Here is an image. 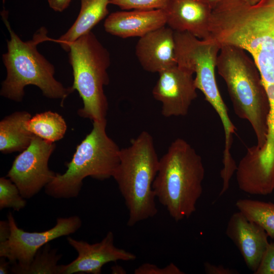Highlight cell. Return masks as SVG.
Returning a JSON list of instances; mask_svg holds the SVG:
<instances>
[{"label": "cell", "mask_w": 274, "mask_h": 274, "mask_svg": "<svg viewBox=\"0 0 274 274\" xmlns=\"http://www.w3.org/2000/svg\"><path fill=\"white\" fill-rule=\"evenodd\" d=\"M174 31L164 26L140 38L135 55L144 70L160 73L177 64Z\"/></svg>", "instance_id": "5bb4252c"}, {"label": "cell", "mask_w": 274, "mask_h": 274, "mask_svg": "<svg viewBox=\"0 0 274 274\" xmlns=\"http://www.w3.org/2000/svg\"><path fill=\"white\" fill-rule=\"evenodd\" d=\"M7 14L3 11L2 15L10 39L7 41V52L2 55L7 76L2 83L1 95L19 102L24 95L25 87L32 85L39 88L45 96L61 99L62 105L75 90L56 80L54 65L37 50L39 44L50 40L47 29L41 27L31 40L24 42L11 28Z\"/></svg>", "instance_id": "6da1fadb"}, {"label": "cell", "mask_w": 274, "mask_h": 274, "mask_svg": "<svg viewBox=\"0 0 274 274\" xmlns=\"http://www.w3.org/2000/svg\"><path fill=\"white\" fill-rule=\"evenodd\" d=\"M11 234V228L8 221H0V243L7 241Z\"/></svg>", "instance_id": "4316f807"}, {"label": "cell", "mask_w": 274, "mask_h": 274, "mask_svg": "<svg viewBox=\"0 0 274 274\" xmlns=\"http://www.w3.org/2000/svg\"><path fill=\"white\" fill-rule=\"evenodd\" d=\"M31 117L26 111L14 112L0 122V151L3 154L22 152L30 145L34 134L26 124Z\"/></svg>", "instance_id": "e0dca14e"}, {"label": "cell", "mask_w": 274, "mask_h": 274, "mask_svg": "<svg viewBox=\"0 0 274 274\" xmlns=\"http://www.w3.org/2000/svg\"><path fill=\"white\" fill-rule=\"evenodd\" d=\"M204 177L201 156L182 139L173 141L159 159L153 190L176 221L188 218L195 212Z\"/></svg>", "instance_id": "7a4b0ae2"}, {"label": "cell", "mask_w": 274, "mask_h": 274, "mask_svg": "<svg viewBox=\"0 0 274 274\" xmlns=\"http://www.w3.org/2000/svg\"><path fill=\"white\" fill-rule=\"evenodd\" d=\"M55 144L34 135L30 145L15 158L8 173L21 195L29 199L37 194L54 178L48 167L49 158Z\"/></svg>", "instance_id": "ba28073f"}, {"label": "cell", "mask_w": 274, "mask_h": 274, "mask_svg": "<svg viewBox=\"0 0 274 274\" xmlns=\"http://www.w3.org/2000/svg\"><path fill=\"white\" fill-rule=\"evenodd\" d=\"M72 0H47L49 7L54 11L61 12L69 6Z\"/></svg>", "instance_id": "484cf974"}, {"label": "cell", "mask_w": 274, "mask_h": 274, "mask_svg": "<svg viewBox=\"0 0 274 274\" xmlns=\"http://www.w3.org/2000/svg\"><path fill=\"white\" fill-rule=\"evenodd\" d=\"M177 64L195 74L197 89L203 94L220 117L227 109L220 93L215 69L220 46L211 38L200 39L187 32L174 31Z\"/></svg>", "instance_id": "52a82bcc"}, {"label": "cell", "mask_w": 274, "mask_h": 274, "mask_svg": "<svg viewBox=\"0 0 274 274\" xmlns=\"http://www.w3.org/2000/svg\"><path fill=\"white\" fill-rule=\"evenodd\" d=\"M166 25L174 31L187 32L200 39L210 38L213 9L200 0H168L163 9Z\"/></svg>", "instance_id": "4fadbf2b"}, {"label": "cell", "mask_w": 274, "mask_h": 274, "mask_svg": "<svg viewBox=\"0 0 274 274\" xmlns=\"http://www.w3.org/2000/svg\"><path fill=\"white\" fill-rule=\"evenodd\" d=\"M209 5L213 9L219 3L221 0H200Z\"/></svg>", "instance_id": "f546056e"}, {"label": "cell", "mask_w": 274, "mask_h": 274, "mask_svg": "<svg viewBox=\"0 0 274 274\" xmlns=\"http://www.w3.org/2000/svg\"><path fill=\"white\" fill-rule=\"evenodd\" d=\"M106 124L107 121L93 122L92 130L77 147L65 172L56 174L46 186L47 195L56 198L76 197L87 177L99 180L113 177L121 149L107 135Z\"/></svg>", "instance_id": "5b68a950"}, {"label": "cell", "mask_w": 274, "mask_h": 274, "mask_svg": "<svg viewBox=\"0 0 274 274\" xmlns=\"http://www.w3.org/2000/svg\"><path fill=\"white\" fill-rule=\"evenodd\" d=\"M158 74L152 94L162 104L161 114L165 117L186 116L197 96L193 74L177 64Z\"/></svg>", "instance_id": "30bf717a"}, {"label": "cell", "mask_w": 274, "mask_h": 274, "mask_svg": "<svg viewBox=\"0 0 274 274\" xmlns=\"http://www.w3.org/2000/svg\"><path fill=\"white\" fill-rule=\"evenodd\" d=\"M159 163L153 138L146 131L120 150L119 162L112 177L127 208L129 226L152 218L158 212L153 183Z\"/></svg>", "instance_id": "277c9868"}, {"label": "cell", "mask_w": 274, "mask_h": 274, "mask_svg": "<svg viewBox=\"0 0 274 274\" xmlns=\"http://www.w3.org/2000/svg\"><path fill=\"white\" fill-rule=\"evenodd\" d=\"M216 68L223 79L235 113L251 125L261 148L265 142L269 112L268 97L259 72L244 49L223 45L217 57Z\"/></svg>", "instance_id": "3957f363"}, {"label": "cell", "mask_w": 274, "mask_h": 274, "mask_svg": "<svg viewBox=\"0 0 274 274\" xmlns=\"http://www.w3.org/2000/svg\"><path fill=\"white\" fill-rule=\"evenodd\" d=\"M68 57L74 77L72 87L83 103L78 115L93 122L107 121L108 102L104 87L109 82L108 51L90 31L70 44Z\"/></svg>", "instance_id": "8992f818"}, {"label": "cell", "mask_w": 274, "mask_h": 274, "mask_svg": "<svg viewBox=\"0 0 274 274\" xmlns=\"http://www.w3.org/2000/svg\"><path fill=\"white\" fill-rule=\"evenodd\" d=\"M26 126L33 134L53 143L63 138L67 129L63 118L51 111L37 114L31 117L26 122Z\"/></svg>", "instance_id": "ac0fdd59"}, {"label": "cell", "mask_w": 274, "mask_h": 274, "mask_svg": "<svg viewBox=\"0 0 274 274\" xmlns=\"http://www.w3.org/2000/svg\"><path fill=\"white\" fill-rule=\"evenodd\" d=\"M204 271L207 274H236L239 272L234 269L222 265H216L206 262L204 264Z\"/></svg>", "instance_id": "d4e9b609"}, {"label": "cell", "mask_w": 274, "mask_h": 274, "mask_svg": "<svg viewBox=\"0 0 274 274\" xmlns=\"http://www.w3.org/2000/svg\"><path fill=\"white\" fill-rule=\"evenodd\" d=\"M226 233L237 247L247 266L254 272L269 244L266 231L238 211L230 217Z\"/></svg>", "instance_id": "7c38bea8"}, {"label": "cell", "mask_w": 274, "mask_h": 274, "mask_svg": "<svg viewBox=\"0 0 274 274\" xmlns=\"http://www.w3.org/2000/svg\"><path fill=\"white\" fill-rule=\"evenodd\" d=\"M18 187L9 179L0 178V209L11 208L19 211L25 207L26 202Z\"/></svg>", "instance_id": "44dd1931"}, {"label": "cell", "mask_w": 274, "mask_h": 274, "mask_svg": "<svg viewBox=\"0 0 274 274\" xmlns=\"http://www.w3.org/2000/svg\"><path fill=\"white\" fill-rule=\"evenodd\" d=\"M110 0H81V9L73 24L63 35L55 41L65 51L69 52L70 44L91 31L108 14Z\"/></svg>", "instance_id": "2e32d148"}, {"label": "cell", "mask_w": 274, "mask_h": 274, "mask_svg": "<svg viewBox=\"0 0 274 274\" xmlns=\"http://www.w3.org/2000/svg\"><path fill=\"white\" fill-rule=\"evenodd\" d=\"M4 257H1L0 260V273L8 274L10 269L9 265L10 262L8 260H6Z\"/></svg>", "instance_id": "83f0119b"}, {"label": "cell", "mask_w": 274, "mask_h": 274, "mask_svg": "<svg viewBox=\"0 0 274 274\" xmlns=\"http://www.w3.org/2000/svg\"><path fill=\"white\" fill-rule=\"evenodd\" d=\"M135 274H183L185 273L176 265L171 263L163 267L156 265L145 263L136 268Z\"/></svg>", "instance_id": "603a6c76"}, {"label": "cell", "mask_w": 274, "mask_h": 274, "mask_svg": "<svg viewBox=\"0 0 274 274\" xmlns=\"http://www.w3.org/2000/svg\"><path fill=\"white\" fill-rule=\"evenodd\" d=\"M245 3L251 5H254L258 3L260 0H242Z\"/></svg>", "instance_id": "4dcf8cb0"}, {"label": "cell", "mask_w": 274, "mask_h": 274, "mask_svg": "<svg viewBox=\"0 0 274 274\" xmlns=\"http://www.w3.org/2000/svg\"><path fill=\"white\" fill-rule=\"evenodd\" d=\"M255 274H274V242L269 243Z\"/></svg>", "instance_id": "cb8c5ba5"}, {"label": "cell", "mask_w": 274, "mask_h": 274, "mask_svg": "<svg viewBox=\"0 0 274 274\" xmlns=\"http://www.w3.org/2000/svg\"><path fill=\"white\" fill-rule=\"evenodd\" d=\"M168 0H110L109 4L123 10L155 9L163 10Z\"/></svg>", "instance_id": "7402d4cb"}, {"label": "cell", "mask_w": 274, "mask_h": 274, "mask_svg": "<svg viewBox=\"0 0 274 274\" xmlns=\"http://www.w3.org/2000/svg\"><path fill=\"white\" fill-rule=\"evenodd\" d=\"M112 272L113 273H126L125 270L121 266L119 265H115L111 268Z\"/></svg>", "instance_id": "f1b7e54d"}, {"label": "cell", "mask_w": 274, "mask_h": 274, "mask_svg": "<svg viewBox=\"0 0 274 274\" xmlns=\"http://www.w3.org/2000/svg\"><path fill=\"white\" fill-rule=\"evenodd\" d=\"M5 0H3V2H4Z\"/></svg>", "instance_id": "1f68e13d"}, {"label": "cell", "mask_w": 274, "mask_h": 274, "mask_svg": "<svg viewBox=\"0 0 274 274\" xmlns=\"http://www.w3.org/2000/svg\"><path fill=\"white\" fill-rule=\"evenodd\" d=\"M166 25L162 9L120 11L110 14L104 22L105 31L123 39L142 37Z\"/></svg>", "instance_id": "9a60e30c"}, {"label": "cell", "mask_w": 274, "mask_h": 274, "mask_svg": "<svg viewBox=\"0 0 274 274\" xmlns=\"http://www.w3.org/2000/svg\"><path fill=\"white\" fill-rule=\"evenodd\" d=\"M238 211L249 220L261 227L274 238V203L250 199H239L235 203Z\"/></svg>", "instance_id": "d6986e66"}, {"label": "cell", "mask_w": 274, "mask_h": 274, "mask_svg": "<svg viewBox=\"0 0 274 274\" xmlns=\"http://www.w3.org/2000/svg\"><path fill=\"white\" fill-rule=\"evenodd\" d=\"M8 220L11 234L7 241L0 243V257L19 265L28 264L38 251L49 242L75 233L82 225L80 217L73 216L58 218L56 225L49 230L30 232L17 226L11 212L8 215Z\"/></svg>", "instance_id": "9c48e42d"}, {"label": "cell", "mask_w": 274, "mask_h": 274, "mask_svg": "<svg viewBox=\"0 0 274 274\" xmlns=\"http://www.w3.org/2000/svg\"><path fill=\"white\" fill-rule=\"evenodd\" d=\"M61 257L48 243L38 251L28 264H14L11 271L16 274H59V265L57 263Z\"/></svg>", "instance_id": "ffe728a7"}, {"label": "cell", "mask_w": 274, "mask_h": 274, "mask_svg": "<svg viewBox=\"0 0 274 274\" xmlns=\"http://www.w3.org/2000/svg\"><path fill=\"white\" fill-rule=\"evenodd\" d=\"M68 244L78 256L69 264L60 265L59 274L84 273L100 274L103 266L111 262L133 261L136 255L114 245V235L109 231L101 241L90 244L67 237Z\"/></svg>", "instance_id": "8fae6325"}]
</instances>
